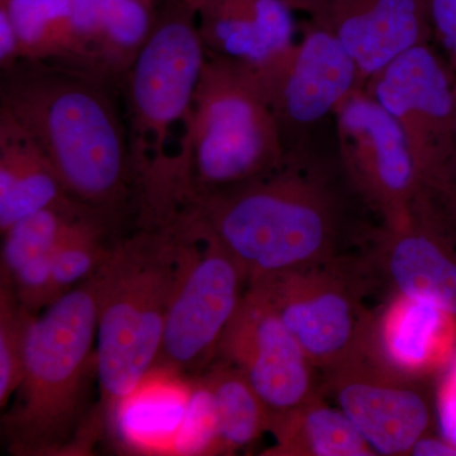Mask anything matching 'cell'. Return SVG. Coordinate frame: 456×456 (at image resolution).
<instances>
[{
    "instance_id": "obj_1",
    "label": "cell",
    "mask_w": 456,
    "mask_h": 456,
    "mask_svg": "<svg viewBox=\"0 0 456 456\" xmlns=\"http://www.w3.org/2000/svg\"><path fill=\"white\" fill-rule=\"evenodd\" d=\"M244 270L248 285L317 265L367 241L371 226L336 147L285 155L266 175L185 207Z\"/></svg>"
},
{
    "instance_id": "obj_2",
    "label": "cell",
    "mask_w": 456,
    "mask_h": 456,
    "mask_svg": "<svg viewBox=\"0 0 456 456\" xmlns=\"http://www.w3.org/2000/svg\"><path fill=\"white\" fill-rule=\"evenodd\" d=\"M114 84L92 75L22 61L2 73L0 110L49 159L69 197L118 231L134 220L127 128Z\"/></svg>"
},
{
    "instance_id": "obj_3",
    "label": "cell",
    "mask_w": 456,
    "mask_h": 456,
    "mask_svg": "<svg viewBox=\"0 0 456 456\" xmlns=\"http://www.w3.org/2000/svg\"><path fill=\"white\" fill-rule=\"evenodd\" d=\"M206 47L191 0H163L142 49L116 86L134 176V227L163 226L179 212V176Z\"/></svg>"
},
{
    "instance_id": "obj_4",
    "label": "cell",
    "mask_w": 456,
    "mask_h": 456,
    "mask_svg": "<svg viewBox=\"0 0 456 456\" xmlns=\"http://www.w3.org/2000/svg\"><path fill=\"white\" fill-rule=\"evenodd\" d=\"M97 326L95 274L33 316L22 378L2 417L12 455L77 454L97 439L101 428L88 413Z\"/></svg>"
},
{
    "instance_id": "obj_5",
    "label": "cell",
    "mask_w": 456,
    "mask_h": 456,
    "mask_svg": "<svg viewBox=\"0 0 456 456\" xmlns=\"http://www.w3.org/2000/svg\"><path fill=\"white\" fill-rule=\"evenodd\" d=\"M187 256L178 218L118 236L97 279L99 424L159 364L165 325Z\"/></svg>"
},
{
    "instance_id": "obj_6",
    "label": "cell",
    "mask_w": 456,
    "mask_h": 456,
    "mask_svg": "<svg viewBox=\"0 0 456 456\" xmlns=\"http://www.w3.org/2000/svg\"><path fill=\"white\" fill-rule=\"evenodd\" d=\"M284 158L277 118L253 71L207 55L183 149L179 212L266 175Z\"/></svg>"
},
{
    "instance_id": "obj_7",
    "label": "cell",
    "mask_w": 456,
    "mask_h": 456,
    "mask_svg": "<svg viewBox=\"0 0 456 456\" xmlns=\"http://www.w3.org/2000/svg\"><path fill=\"white\" fill-rule=\"evenodd\" d=\"M321 373L375 350L377 314L365 299L378 289L362 254L253 281Z\"/></svg>"
},
{
    "instance_id": "obj_8",
    "label": "cell",
    "mask_w": 456,
    "mask_h": 456,
    "mask_svg": "<svg viewBox=\"0 0 456 456\" xmlns=\"http://www.w3.org/2000/svg\"><path fill=\"white\" fill-rule=\"evenodd\" d=\"M175 218L187 236V256L167 314L158 367L194 377L215 362L248 281L193 213L182 211Z\"/></svg>"
},
{
    "instance_id": "obj_9",
    "label": "cell",
    "mask_w": 456,
    "mask_h": 456,
    "mask_svg": "<svg viewBox=\"0 0 456 456\" xmlns=\"http://www.w3.org/2000/svg\"><path fill=\"white\" fill-rule=\"evenodd\" d=\"M334 136L342 173L368 212L383 226L407 224L425 185L397 121L358 88L336 110Z\"/></svg>"
},
{
    "instance_id": "obj_10",
    "label": "cell",
    "mask_w": 456,
    "mask_h": 456,
    "mask_svg": "<svg viewBox=\"0 0 456 456\" xmlns=\"http://www.w3.org/2000/svg\"><path fill=\"white\" fill-rule=\"evenodd\" d=\"M432 377L404 373L371 351L321 373V393L353 422L375 455H410L437 430Z\"/></svg>"
},
{
    "instance_id": "obj_11",
    "label": "cell",
    "mask_w": 456,
    "mask_h": 456,
    "mask_svg": "<svg viewBox=\"0 0 456 456\" xmlns=\"http://www.w3.org/2000/svg\"><path fill=\"white\" fill-rule=\"evenodd\" d=\"M365 92L397 121L426 189L444 184L456 142V69L419 45L364 84Z\"/></svg>"
},
{
    "instance_id": "obj_12",
    "label": "cell",
    "mask_w": 456,
    "mask_h": 456,
    "mask_svg": "<svg viewBox=\"0 0 456 456\" xmlns=\"http://www.w3.org/2000/svg\"><path fill=\"white\" fill-rule=\"evenodd\" d=\"M256 79L277 118L285 155L322 145L317 139L321 128L335 121L345 98L362 88L358 68L347 51L314 20L303 29L302 40Z\"/></svg>"
},
{
    "instance_id": "obj_13",
    "label": "cell",
    "mask_w": 456,
    "mask_h": 456,
    "mask_svg": "<svg viewBox=\"0 0 456 456\" xmlns=\"http://www.w3.org/2000/svg\"><path fill=\"white\" fill-rule=\"evenodd\" d=\"M216 359L244 375L268 410L269 428L322 395L320 371L256 288L246 287Z\"/></svg>"
},
{
    "instance_id": "obj_14",
    "label": "cell",
    "mask_w": 456,
    "mask_h": 456,
    "mask_svg": "<svg viewBox=\"0 0 456 456\" xmlns=\"http://www.w3.org/2000/svg\"><path fill=\"white\" fill-rule=\"evenodd\" d=\"M364 248L378 289L434 303L456 318V242L422 198L407 224L371 228Z\"/></svg>"
},
{
    "instance_id": "obj_15",
    "label": "cell",
    "mask_w": 456,
    "mask_h": 456,
    "mask_svg": "<svg viewBox=\"0 0 456 456\" xmlns=\"http://www.w3.org/2000/svg\"><path fill=\"white\" fill-rule=\"evenodd\" d=\"M316 23L354 60L362 88L402 53L434 41L426 0H327Z\"/></svg>"
},
{
    "instance_id": "obj_16",
    "label": "cell",
    "mask_w": 456,
    "mask_h": 456,
    "mask_svg": "<svg viewBox=\"0 0 456 456\" xmlns=\"http://www.w3.org/2000/svg\"><path fill=\"white\" fill-rule=\"evenodd\" d=\"M207 55L265 74L292 49L294 11L283 0H191Z\"/></svg>"
},
{
    "instance_id": "obj_17",
    "label": "cell",
    "mask_w": 456,
    "mask_h": 456,
    "mask_svg": "<svg viewBox=\"0 0 456 456\" xmlns=\"http://www.w3.org/2000/svg\"><path fill=\"white\" fill-rule=\"evenodd\" d=\"M145 0H71L69 69L116 86L154 26Z\"/></svg>"
},
{
    "instance_id": "obj_18",
    "label": "cell",
    "mask_w": 456,
    "mask_h": 456,
    "mask_svg": "<svg viewBox=\"0 0 456 456\" xmlns=\"http://www.w3.org/2000/svg\"><path fill=\"white\" fill-rule=\"evenodd\" d=\"M375 350L404 373L435 377L456 353V318L434 303L393 294L377 314Z\"/></svg>"
},
{
    "instance_id": "obj_19",
    "label": "cell",
    "mask_w": 456,
    "mask_h": 456,
    "mask_svg": "<svg viewBox=\"0 0 456 456\" xmlns=\"http://www.w3.org/2000/svg\"><path fill=\"white\" fill-rule=\"evenodd\" d=\"M71 207L82 206L69 197L41 147L0 110V232L32 213Z\"/></svg>"
},
{
    "instance_id": "obj_20",
    "label": "cell",
    "mask_w": 456,
    "mask_h": 456,
    "mask_svg": "<svg viewBox=\"0 0 456 456\" xmlns=\"http://www.w3.org/2000/svg\"><path fill=\"white\" fill-rule=\"evenodd\" d=\"M191 386V377L156 367L114 411L106 430L134 450L173 454Z\"/></svg>"
},
{
    "instance_id": "obj_21",
    "label": "cell",
    "mask_w": 456,
    "mask_h": 456,
    "mask_svg": "<svg viewBox=\"0 0 456 456\" xmlns=\"http://www.w3.org/2000/svg\"><path fill=\"white\" fill-rule=\"evenodd\" d=\"M86 211L83 207L44 209L2 231L0 278L23 302L36 305L53 298L56 246L70 221Z\"/></svg>"
},
{
    "instance_id": "obj_22",
    "label": "cell",
    "mask_w": 456,
    "mask_h": 456,
    "mask_svg": "<svg viewBox=\"0 0 456 456\" xmlns=\"http://www.w3.org/2000/svg\"><path fill=\"white\" fill-rule=\"evenodd\" d=\"M325 399L318 395L272 424L269 432L277 443L264 455H375L347 416L340 408L327 404Z\"/></svg>"
},
{
    "instance_id": "obj_23",
    "label": "cell",
    "mask_w": 456,
    "mask_h": 456,
    "mask_svg": "<svg viewBox=\"0 0 456 456\" xmlns=\"http://www.w3.org/2000/svg\"><path fill=\"white\" fill-rule=\"evenodd\" d=\"M200 375L217 413L220 455L239 452L269 431L268 410L235 367L215 359Z\"/></svg>"
},
{
    "instance_id": "obj_24",
    "label": "cell",
    "mask_w": 456,
    "mask_h": 456,
    "mask_svg": "<svg viewBox=\"0 0 456 456\" xmlns=\"http://www.w3.org/2000/svg\"><path fill=\"white\" fill-rule=\"evenodd\" d=\"M0 12L17 33L22 61L68 68L71 0H0Z\"/></svg>"
},
{
    "instance_id": "obj_25",
    "label": "cell",
    "mask_w": 456,
    "mask_h": 456,
    "mask_svg": "<svg viewBox=\"0 0 456 456\" xmlns=\"http://www.w3.org/2000/svg\"><path fill=\"white\" fill-rule=\"evenodd\" d=\"M118 231L94 213H79L68 224L53 253V285L60 296L92 278L107 260Z\"/></svg>"
},
{
    "instance_id": "obj_26",
    "label": "cell",
    "mask_w": 456,
    "mask_h": 456,
    "mask_svg": "<svg viewBox=\"0 0 456 456\" xmlns=\"http://www.w3.org/2000/svg\"><path fill=\"white\" fill-rule=\"evenodd\" d=\"M35 314L27 311L7 281H0V408L4 410L22 378L27 334Z\"/></svg>"
},
{
    "instance_id": "obj_27",
    "label": "cell",
    "mask_w": 456,
    "mask_h": 456,
    "mask_svg": "<svg viewBox=\"0 0 456 456\" xmlns=\"http://www.w3.org/2000/svg\"><path fill=\"white\" fill-rule=\"evenodd\" d=\"M184 419L173 445L175 455H220L218 419L215 403L202 375L191 377Z\"/></svg>"
},
{
    "instance_id": "obj_28",
    "label": "cell",
    "mask_w": 456,
    "mask_h": 456,
    "mask_svg": "<svg viewBox=\"0 0 456 456\" xmlns=\"http://www.w3.org/2000/svg\"><path fill=\"white\" fill-rule=\"evenodd\" d=\"M435 403L437 432L456 446V353L439 374Z\"/></svg>"
},
{
    "instance_id": "obj_29",
    "label": "cell",
    "mask_w": 456,
    "mask_h": 456,
    "mask_svg": "<svg viewBox=\"0 0 456 456\" xmlns=\"http://www.w3.org/2000/svg\"><path fill=\"white\" fill-rule=\"evenodd\" d=\"M434 41L439 42L456 69V0H426Z\"/></svg>"
},
{
    "instance_id": "obj_30",
    "label": "cell",
    "mask_w": 456,
    "mask_h": 456,
    "mask_svg": "<svg viewBox=\"0 0 456 456\" xmlns=\"http://www.w3.org/2000/svg\"><path fill=\"white\" fill-rule=\"evenodd\" d=\"M425 198L435 217L456 242V191L435 188L426 191Z\"/></svg>"
},
{
    "instance_id": "obj_31",
    "label": "cell",
    "mask_w": 456,
    "mask_h": 456,
    "mask_svg": "<svg viewBox=\"0 0 456 456\" xmlns=\"http://www.w3.org/2000/svg\"><path fill=\"white\" fill-rule=\"evenodd\" d=\"M413 456H456V446L444 439L439 432L428 435L415 444L411 454Z\"/></svg>"
},
{
    "instance_id": "obj_32",
    "label": "cell",
    "mask_w": 456,
    "mask_h": 456,
    "mask_svg": "<svg viewBox=\"0 0 456 456\" xmlns=\"http://www.w3.org/2000/svg\"><path fill=\"white\" fill-rule=\"evenodd\" d=\"M294 12H303L311 20H320L326 11L327 0H283Z\"/></svg>"
},
{
    "instance_id": "obj_33",
    "label": "cell",
    "mask_w": 456,
    "mask_h": 456,
    "mask_svg": "<svg viewBox=\"0 0 456 456\" xmlns=\"http://www.w3.org/2000/svg\"><path fill=\"white\" fill-rule=\"evenodd\" d=\"M437 188H448L456 191V142L454 151H452V160H450L448 173H446L445 182H444L441 187Z\"/></svg>"
},
{
    "instance_id": "obj_34",
    "label": "cell",
    "mask_w": 456,
    "mask_h": 456,
    "mask_svg": "<svg viewBox=\"0 0 456 456\" xmlns=\"http://www.w3.org/2000/svg\"><path fill=\"white\" fill-rule=\"evenodd\" d=\"M147 4L151 5L152 8H158L159 5H160V3L163 2V0H145Z\"/></svg>"
}]
</instances>
